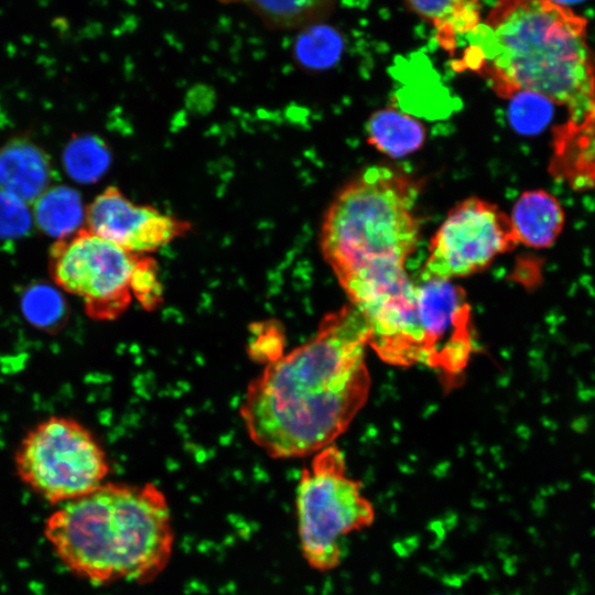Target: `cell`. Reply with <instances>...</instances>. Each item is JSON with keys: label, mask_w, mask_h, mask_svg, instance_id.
Listing matches in <instances>:
<instances>
[{"label": "cell", "mask_w": 595, "mask_h": 595, "mask_svg": "<svg viewBox=\"0 0 595 595\" xmlns=\"http://www.w3.org/2000/svg\"><path fill=\"white\" fill-rule=\"evenodd\" d=\"M418 190L409 175L375 165L336 194L322 223L320 247L342 288L407 272L420 235Z\"/></svg>", "instance_id": "obj_4"}, {"label": "cell", "mask_w": 595, "mask_h": 595, "mask_svg": "<svg viewBox=\"0 0 595 595\" xmlns=\"http://www.w3.org/2000/svg\"><path fill=\"white\" fill-rule=\"evenodd\" d=\"M33 223L29 204L0 191V246L18 242L26 237Z\"/></svg>", "instance_id": "obj_20"}, {"label": "cell", "mask_w": 595, "mask_h": 595, "mask_svg": "<svg viewBox=\"0 0 595 595\" xmlns=\"http://www.w3.org/2000/svg\"><path fill=\"white\" fill-rule=\"evenodd\" d=\"M224 4H242L274 30H300L324 22L335 8V0H218Z\"/></svg>", "instance_id": "obj_17"}, {"label": "cell", "mask_w": 595, "mask_h": 595, "mask_svg": "<svg viewBox=\"0 0 595 595\" xmlns=\"http://www.w3.org/2000/svg\"><path fill=\"white\" fill-rule=\"evenodd\" d=\"M86 229L121 247L144 255L155 251L191 229V224L149 205L130 201L109 186L86 207Z\"/></svg>", "instance_id": "obj_10"}, {"label": "cell", "mask_w": 595, "mask_h": 595, "mask_svg": "<svg viewBox=\"0 0 595 595\" xmlns=\"http://www.w3.org/2000/svg\"><path fill=\"white\" fill-rule=\"evenodd\" d=\"M44 537L74 575L94 584H147L166 569L174 549L171 509L151 483H104L62 504Z\"/></svg>", "instance_id": "obj_3"}, {"label": "cell", "mask_w": 595, "mask_h": 595, "mask_svg": "<svg viewBox=\"0 0 595 595\" xmlns=\"http://www.w3.org/2000/svg\"><path fill=\"white\" fill-rule=\"evenodd\" d=\"M142 256L84 227L55 241L50 250L48 268L54 283L78 298L88 316L111 321L133 299V278Z\"/></svg>", "instance_id": "obj_7"}, {"label": "cell", "mask_w": 595, "mask_h": 595, "mask_svg": "<svg viewBox=\"0 0 595 595\" xmlns=\"http://www.w3.org/2000/svg\"><path fill=\"white\" fill-rule=\"evenodd\" d=\"M32 214L37 228L58 240L84 228L86 208L77 191L56 185L36 199Z\"/></svg>", "instance_id": "obj_16"}, {"label": "cell", "mask_w": 595, "mask_h": 595, "mask_svg": "<svg viewBox=\"0 0 595 595\" xmlns=\"http://www.w3.org/2000/svg\"><path fill=\"white\" fill-rule=\"evenodd\" d=\"M63 162L71 177L89 183L105 173L110 162V153L99 138L82 136L67 144Z\"/></svg>", "instance_id": "obj_19"}, {"label": "cell", "mask_w": 595, "mask_h": 595, "mask_svg": "<svg viewBox=\"0 0 595 595\" xmlns=\"http://www.w3.org/2000/svg\"><path fill=\"white\" fill-rule=\"evenodd\" d=\"M25 295V311L34 316L35 322L41 323L54 316L52 313H58L61 298L53 289L37 285Z\"/></svg>", "instance_id": "obj_21"}, {"label": "cell", "mask_w": 595, "mask_h": 595, "mask_svg": "<svg viewBox=\"0 0 595 595\" xmlns=\"http://www.w3.org/2000/svg\"><path fill=\"white\" fill-rule=\"evenodd\" d=\"M456 72L485 78L502 98L534 94L566 108L567 119L595 100V55L587 21L552 0H498L466 34Z\"/></svg>", "instance_id": "obj_2"}, {"label": "cell", "mask_w": 595, "mask_h": 595, "mask_svg": "<svg viewBox=\"0 0 595 595\" xmlns=\"http://www.w3.org/2000/svg\"><path fill=\"white\" fill-rule=\"evenodd\" d=\"M369 336L350 304L327 314L306 343L271 360L249 383L240 408L253 443L274 458L332 445L368 398Z\"/></svg>", "instance_id": "obj_1"}, {"label": "cell", "mask_w": 595, "mask_h": 595, "mask_svg": "<svg viewBox=\"0 0 595 595\" xmlns=\"http://www.w3.org/2000/svg\"><path fill=\"white\" fill-rule=\"evenodd\" d=\"M300 551L314 571L328 573L344 560V542L372 526L376 509L360 482L346 470L343 452L318 451L302 470L295 496Z\"/></svg>", "instance_id": "obj_5"}, {"label": "cell", "mask_w": 595, "mask_h": 595, "mask_svg": "<svg viewBox=\"0 0 595 595\" xmlns=\"http://www.w3.org/2000/svg\"><path fill=\"white\" fill-rule=\"evenodd\" d=\"M404 4L435 30L441 47L453 56L458 39L480 23V0H403Z\"/></svg>", "instance_id": "obj_14"}, {"label": "cell", "mask_w": 595, "mask_h": 595, "mask_svg": "<svg viewBox=\"0 0 595 595\" xmlns=\"http://www.w3.org/2000/svg\"><path fill=\"white\" fill-rule=\"evenodd\" d=\"M370 145L391 158L418 151L425 140V128L415 118L394 108L375 111L367 123Z\"/></svg>", "instance_id": "obj_15"}, {"label": "cell", "mask_w": 595, "mask_h": 595, "mask_svg": "<svg viewBox=\"0 0 595 595\" xmlns=\"http://www.w3.org/2000/svg\"><path fill=\"white\" fill-rule=\"evenodd\" d=\"M550 174L574 191L595 190V100L553 131Z\"/></svg>", "instance_id": "obj_11"}, {"label": "cell", "mask_w": 595, "mask_h": 595, "mask_svg": "<svg viewBox=\"0 0 595 595\" xmlns=\"http://www.w3.org/2000/svg\"><path fill=\"white\" fill-rule=\"evenodd\" d=\"M54 181L48 154L26 138H14L0 148V191L34 204Z\"/></svg>", "instance_id": "obj_12"}, {"label": "cell", "mask_w": 595, "mask_h": 595, "mask_svg": "<svg viewBox=\"0 0 595 595\" xmlns=\"http://www.w3.org/2000/svg\"><path fill=\"white\" fill-rule=\"evenodd\" d=\"M518 245L510 217L478 197L456 204L435 231L421 274L452 280L486 269Z\"/></svg>", "instance_id": "obj_8"}, {"label": "cell", "mask_w": 595, "mask_h": 595, "mask_svg": "<svg viewBox=\"0 0 595 595\" xmlns=\"http://www.w3.org/2000/svg\"><path fill=\"white\" fill-rule=\"evenodd\" d=\"M14 466L25 486L58 506L101 486L109 470L91 432L64 415L46 418L26 432L14 453Z\"/></svg>", "instance_id": "obj_6"}, {"label": "cell", "mask_w": 595, "mask_h": 595, "mask_svg": "<svg viewBox=\"0 0 595 595\" xmlns=\"http://www.w3.org/2000/svg\"><path fill=\"white\" fill-rule=\"evenodd\" d=\"M299 31L293 43V55L300 65L324 68L338 58L343 42L335 29L318 22Z\"/></svg>", "instance_id": "obj_18"}, {"label": "cell", "mask_w": 595, "mask_h": 595, "mask_svg": "<svg viewBox=\"0 0 595 595\" xmlns=\"http://www.w3.org/2000/svg\"><path fill=\"white\" fill-rule=\"evenodd\" d=\"M559 4H562V6H565V7H570L571 4H575V3H578L583 0H552Z\"/></svg>", "instance_id": "obj_23"}, {"label": "cell", "mask_w": 595, "mask_h": 595, "mask_svg": "<svg viewBox=\"0 0 595 595\" xmlns=\"http://www.w3.org/2000/svg\"><path fill=\"white\" fill-rule=\"evenodd\" d=\"M540 96L534 94H518L512 97L511 120L515 127L527 130L537 127L542 118L543 111L537 102Z\"/></svg>", "instance_id": "obj_22"}, {"label": "cell", "mask_w": 595, "mask_h": 595, "mask_svg": "<svg viewBox=\"0 0 595 595\" xmlns=\"http://www.w3.org/2000/svg\"><path fill=\"white\" fill-rule=\"evenodd\" d=\"M518 244L550 247L564 227V210L555 196L543 190L523 192L509 216Z\"/></svg>", "instance_id": "obj_13"}, {"label": "cell", "mask_w": 595, "mask_h": 595, "mask_svg": "<svg viewBox=\"0 0 595 595\" xmlns=\"http://www.w3.org/2000/svg\"><path fill=\"white\" fill-rule=\"evenodd\" d=\"M415 283L423 365L451 380L463 371L474 350L466 294L448 279L420 274Z\"/></svg>", "instance_id": "obj_9"}]
</instances>
